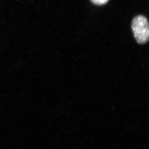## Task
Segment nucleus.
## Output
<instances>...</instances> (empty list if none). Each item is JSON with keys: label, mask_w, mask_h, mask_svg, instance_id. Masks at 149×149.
Returning <instances> with one entry per match:
<instances>
[{"label": "nucleus", "mask_w": 149, "mask_h": 149, "mask_svg": "<svg viewBox=\"0 0 149 149\" xmlns=\"http://www.w3.org/2000/svg\"><path fill=\"white\" fill-rule=\"evenodd\" d=\"M132 29L136 41L141 44L149 40V24L146 17L142 15L136 16L132 21Z\"/></svg>", "instance_id": "obj_1"}, {"label": "nucleus", "mask_w": 149, "mask_h": 149, "mask_svg": "<svg viewBox=\"0 0 149 149\" xmlns=\"http://www.w3.org/2000/svg\"><path fill=\"white\" fill-rule=\"evenodd\" d=\"M91 1L96 5H103L108 3L109 0H91Z\"/></svg>", "instance_id": "obj_2"}]
</instances>
